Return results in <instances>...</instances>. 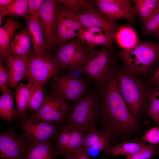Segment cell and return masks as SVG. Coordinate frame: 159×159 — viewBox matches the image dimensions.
<instances>
[{
    "label": "cell",
    "instance_id": "cell-1",
    "mask_svg": "<svg viewBox=\"0 0 159 159\" xmlns=\"http://www.w3.org/2000/svg\"><path fill=\"white\" fill-rule=\"evenodd\" d=\"M104 84L99 104L98 122L101 129L110 134L113 145L140 135L143 122L136 120L127 107L119 91L115 72Z\"/></svg>",
    "mask_w": 159,
    "mask_h": 159
},
{
    "label": "cell",
    "instance_id": "cell-2",
    "mask_svg": "<svg viewBox=\"0 0 159 159\" xmlns=\"http://www.w3.org/2000/svg\"><path fill=\"white\" fill-rule=\"evenodd\" d=\"M115 75L119 91L130 111L136 120L144 122L147 85L124 67L115 70Z\"/></svg>",
    "mask_w": 159,
    "mask_h": 159
},
{
    "label": "cell",
    "instance_id": "cell-3",
    "mask_svg": "<svg viewBox=\"0 0 159 159\" xmlns=\"http://www.w3.org/2000/svg\"><path fill=\"white\" fill-rule=\"evenodd\" d=\"M124 67L136 77L150 72L159 61V44L152 42H138L130 48L116 53Z\"/></svg>",
    "mask_w": 159,
    "mask_h": 159
},
{
    "label": "cell",
    "instance_id": "cell-4",
    "mask_svg": "<svg viewBox=\"0 0 159 159\" xmlns=\"http://www.w3.org/2000/svg\"><path fill=\"white\" fill-rule=\"evenodd\" d=\"M110 47L99 50L86 49L87 58L82 73L95 82L104 84L115 72L116 59Z\"/></svg>",
    "mask_w": 159,
    "mask_h": 159
},
{
    "label": "cell",
    "instance_id": "cell-5",
    "mask_svg": "<svg viewBox=\"0 0 159 159\" xmlns=\"http://www.w3.org/2000/svg\"><path fill=\"white\" fill-rule=\"evenodd\" d=\"M62 70L54 56L40 55L32 52L28 57L26 72L23 79L33 84H45Z\"/></svg>",
    "mask_w": 159,
    "mask_h": 159
},
{
    "label": "cell",
    "instance_id": "cell-6",
    "mask_svg": "<svg viewBox=\"0 0 159 159\" xmlns=\"http://www.w3.org/2000/svg\"><path fill=\"white\" fill-rule=\"evenodd\" d=\"M99 104L93 97L88 95L82 97L72 107L64 121L80 128L86 134L98 123Z\"/></svg>",
    "mask_w": 159,
    "mask_h": 159
},
{
    "label": "cell",
    "instance_id": "cell-7",
    "mask_svg": "<svg viewBox=\"0 0 159 159\" xmlns=\"http://www.w3.org/2000/svg\"><path fill=\"white\" fill-rule=\"evenodd\" d=\"M18 125L22 135L32 144L47 143L54 140L59 126L33 114L20 119Z\"/></svg>",
    "mask_w": 159,
    "mask_h": 159
},
{
    "label": "cell",
    "instance_id": "cell-8",
    "mask_svg": "<svg viewBox=\"0 0 159 159\" xmlns=\"http://www.w3.org/2000/svg\"><path fill=\"white\" fill-rule=\"evenodd\" d=\"M86 134L78 127L68 122L59 125L54 140L55 158L59 155L65 156L72 150L82 147Z\"/></svg>",
    "mask_w": 159,
    "mask_h": 159
},
{
    "label": "cell",
    "instance_id": "cell-9",
    "mask_svg": "<svg viewBox=\"0 0 159 159\" xmlns=\"http://www.w3.org/2000/svg\"><path fill=\"white\" fill-rule=\"evenodd\" d=\"M84 28L77 14L57 8L55 24L56 44L60 46L69 39L77 37Z\"/></svg>",
    "mask_w": 159,
    "mask_h": 159
},
{
    "label": "cell",
    "instance_id": "cell-10",
    "mask_svg": "<svg viewBox=\"0 0 159 159\" xmlns=\"http://www.w3.org/2000/svg\"><path fill=\"white\" fill-rule=\"evenodd\" d=\"M71 107L63 96L57 92L51 95H45L43 104L32 114L44 120L60 125L64 120Z\"/></svg>",
    "mask_w": 159,
    "mask_h": 159
},
{
    "label": "cell",
    "instance_id": "cell-11",
    "mask_svg": "<svg viewBox=\"0 0 159 159\" xmlns=\"http://www.w3.org/2000/svg\"><path fill=\"white\" fill-rule=\"evenodd\" d=\"M30 144L10 126L6 132L0 134V159H21Z\"/></svg>",
    "mask_w": 159,
    "mask_h": 159
},
{
    "label": "cell",
    "instance_id": "cell-12",
    "mask_svg": "<svg viewBox=\"0 0 159 159\" xmlns=\"http://www.w3.org/2000/svg\"><path fill=\"white\" fill-rule=\"evenodd\" d=\"M57 4L56 0H46L37 13L47 47L49 48L56 44L55 24Z\"/></svg>",
    "mask_w": 159,
    "mask_h": 159
},
{
    "label": "cell",
    "instance_id": "cell-13",
    "mask_svg": "<svg viewBox=\"0 0 159 159\" xmlns=\"http://www.w3.org/2000/svg\"><path fill=\"white\" fill-rule=\"evenodd\" d=\"M115 33L110 32L97 27L84 28L77 37L79 41L87 49H92L97 45L110 47L115 40Z\"/></svg>",
    "mask_w": 159,
    "mask_h": 159
},
{
    "label": "cell",
    "instance_id": "cell-14",
    "mask_svg": "<svg viewBox=\"0 0 159 159\" xmlns=\"http://www.w3.org/2000/svg\"><path fill=\"white\" fill-rule=\"evenodd\" d=\"M57 92L60 93L66 101L77 102L82 97L85 87V82L73 76H64L54 80Z\"/></svg>",
    "mask_w": 159,
    "mask_h": 159
},
{
    "label": "cell",
    "instance_id": "cell-15",
    "mask_svg": "<svg viewBox=\"0 0 159 159\" xmlns=\"http://www.w3.org/2000/svg\"><path fill=\"white\" fill-rule=\"evenodd\" d=\"M84 28L97 27L115 33L120 25L103 16L99 11L92 8L86 9L77 14Z\"/></svg>",
    "mask_w": 159,
    "mask_h": 159
},
{
    "label": "cell",
    "instance_id": "cell-16",
    "mask_svg": "<svg viewBox=\"0 0 159 159\" xmlns=\"http://www.w3.org/2000/svg\"><path fill=\"white\" fill-rule=\"evenodd\" d=\"M110 134L104 130H98L96 127L91 128L86 134L82 148L87 152L93 150L98 153L106 151L111 146Z\"/></svg>",
    "mask_w": 159,
    "mask_h": 159
},
{
    "label": "cell",
    "instance_id": "cell-17",
    "mask_svg": "<svg viewBox=\"0 0 159 159\" xmlns=\"http://www.w3.org/2000/svg\"><path fill=\"white\" fill-rule=\"evenodd\" d=\"M24 17L32 46V52L38 55L46 54L47 47L42 30L38 19L37 13L28 14Z\"/></svg>",
    "mask_w": 159,
    "mask_h": 159
},
{
    "label": "cell",
    "instance_id": "cell-18",
    "mask_svg": "<svg viewBox=\"0 0 159 159\" xmlns=\"http://www.w3.org/2000/svg\"><path fill=\"white\" fill-rule=\"evenodd\" d=\"M6 57L8 85L16 89L19 85V82L23 79L25 74L28 58L11 54H7Z\"/></svg>",
    "mask_w": 159,
    "mask_h": 159
},
{
    "label": "cell",
    "instance_id": "cell-19",
    "mask_svg": "<svg viewBox=\"0 0 159 159\" xmlns=\"http://www.w3.org/2000/svg\"><path fill=\"white\" fill-rule=\"evenodd\" d=\"M78 39H73L61 46L54 56L62 69L67 67L69 69L75 68L77 52L81 46Z\"/></svg>",
    "mask_w": 159,
    "mask_h": 159
},
{
    "label": "cell",
    "instance_id": "cell-20",
    "mask_svg": "<svg viewBox=\"0 0 159 159\" xmlns=\"http://www.w3.org/2000/svg\"><path fill=\"white\" fill-rule=\"evenodd\" d=\"M31 42L27 26L15 34L9 44L7 54L27 58L32 53Z\"/></svg>",
    "mask_w": 159,
    "mask_h": 159
},
{
    "label": "cell",
    "instance_id": "cell-21",
    "mask_svg": "<svg viewBox=\"0 0 159 159\" xmlns=\"http://www.w3.org/2000/svg\"><path fill=\"white\" fill-rule=\"evenodd\" d=\"M96 5L100 12L105 17L112 21L125 19L131 24L135 20V14L130 13L115 4L103 2L102 0L95 1Z\"/></svg>",
    "mask_w": 159,
    "mask_h": 159
},
{
    "label": "cell",
    "instance_id": "cell-22",
    "mask_svg": "<svg viewBox=\"0 0 159 159\" xmlns=\"http://www.w3.org/2000/svg\"><path fill=\"white\" fill-rule=\"evenodd\" d=\"M21 24L13 18L8 17L5 19L4 24L0 27V59L6 57L8 48L16 31Z\"/></svg>",
    "mask_w": 159,
    "mask_h": 159
},
{
    "label": "cell",
    "instance_id": "cell-23",
    "mask_svg": "<svg viewBox=\"0 0 159 159\" xmlns=\"http://www.w3.org/2000/svg\"><path fill=\"white\" fill-rule=\"evenodd\" d=\"M33 84L29 82L25 84L22 81L15 89L16 106L15 110L17 117L19 119L27 116L31 90Z\"/></svg>",
    "mask_w": 159,
    "mask_h": 159
},
{
    "label": "cell",
    "instance_id": "cell-24",
    "mask_svg": "<svg viewBox=\"0 0 159 159\" xmlns=\"http://www.w3.org/2000/svg\"><path fill=\"white\" fill-rule=\"evenodd\" d=\"M54 148L51 141L31 143L22 154L21 159H54Z\"/></svg>",
    "mask_w": 159,
    "mask_h": 159
},
{
    "label": "cell",
    "instance_id": "cell-25",
    "mask_svg": "<svg viewBox=\"0 0 159 159\" xmlns=\"http://www.w3.org/2000/svg\"><path fill=\"white\" fill-rule=\"evenodd\" d=\"M115 40L123 49L132 48L139 42L136 32L129 24L120 25L115 33Z\"/></svg>",
    "mask_w": 159,
    "mask_h": 159
},
{
    "label": "cell",
    "instance_id": "cell-26",
    "mask_svg": "<svg viewBox=\"0 0 159 159\" xmlns=\"http://www.w3.org/2000/svg\"><path fill=\"white\" fill-rule=\"evenodd\" d=\"M144 142H129L124 141L121 143L110 147L105 151L104 158L109 156L125 155L126 156L137 152L146 146Z\"/></svg>",
    "mask_w": 159,
    "mask_h": 159
},
{
    "label": "cell",
    "instance_id": "cell-27",
    "mask_svg": "<svg viewBox=\"0 0 159 159\" xmlns=\"http://www.w3.org/2000/svg\"><path fill=\"white\" fill-rule=\"evenodd\" d=\"M2 93L0 97V116L10 124L17 117L14 107V94L10 89Z\"/></svg>",
    "mask_w": 159,
    "mask_h": 159
},
{
    "label": "cell",
    "instance_id": "cell-28",
    "mask_svg": "<svg viewBox=\"0 0 159 159\" xmlns=\"http://www.w3.org/2000/svg\"><path fill=\"white\" fill-rule=\"evenodd\" d=\"M145 115L159 127V87L148 89L146 93Z\"/></svg>",
    "mask_w": 159,
    "mask_h": 159
},
{
    "label": "cell",
    "instance_id": "cell-29",
    "mask_svg": "<svg viewBox=\"0 0 159 159\" xmlns=\"http://www.w3.org/2000/svg\"><path fill=\"white\" fill-rule=\"evenodd\" d=\"M57 8L65 10L78 14L87 9L92 8L93 1L85 0H59L57 1Z\"/></svg>",
    "mask_w": 159,
    "mask_h": 159
},
{
    "label": "cell",
    "instance_id": "cell-30",
    "mask_svg": "<svg viewBox=\"0 0 159 159\" xmlns=\"http://www.w3.org/2000/svg\"><path fill=\"white\" fill-rule=\"evenodd\" d=\"M46 94L44 88L38 84H33L31 90L30 99L28 110L34 114L41 108L44 102Z\"/></svg>",
    "mask_w": 159,
    "mask_h": 159
},
{
    "label": "cell",
    "instance_id": "cell-31",
    "mask_svg": "<svg viewBox=\"0 0 159 159\" xmlns=\"http://www.w3.org/2000/svg\"><path fill=\"white\" fill-rule=\"evenodd\" d=\"M6 15L24 17L29 14L28 0H15L6 9Z\"/></svg>",
    "mask_w": 159,
    "mask_h": 159
},
{
    "label": "cell",
    "instance_id": "cell-32",
    "mask_svg": "<svg viewBox=\"0 0 159 159\" xmlns=\"http://www.w3.org/2000/svg\"><path fill=\"white\" fill-rule=\"evenodd\" d=\"M158 152V145L150 144L140 150L126 156V159H149Z\"/></svg>",
    "mask_w": 159,
    "mask_h": 159
},
{
    "label": "cell",
    "instance_id": "cell-33",
    "mask_svg": "<svg viewBox=\"0 0 159 159\" xmlns=\"http://www.w3.org/2000/svg\"><path fill=\"white\" fill-rule=\"evenodd\" d=\"M133 9L135 14L139 16L142 22L151 18L155 13L148 6L133 2Z\"/></svg>",
    "mask_w": 159,
    "mask_h": 159
},
{
    "label": "cell",
    "instance_id": "cell-34",
    "mask_svg": "<svg viewBox=\"0 0 159 159\" xmlns=\"http://www.w3.org/2000/svg\"><path fill=\"white\" fill-rule=\"evenodd\" d=\"M140 140L150 144H159V127H153L149 130Z\"/></svg>",
    "mask_w": 159,
    "mask_h": 159
},
{
    "label": "cell",
    "instance_id": "cell-35",
    "mask_svg": "<svg viewBox=\"0 0 159 159\" xmlns=\"http://www.w3.org/2000/svg\"><path fill=\"white\" fill-rule=\"evenodd\" d=\"M143 23V34H144L151 35L159 37V28L156 22L151 17Z\"/></svg>",
    "mask_w": 159,
    "mask_h": 159
},
{
    "label": "cell",
    "instance_id": "cell-36",
    "mask_svg": "<svg viewBox=\"0 0 159 159\" xmlns=\"http://www.w3.org/2000/svg\"><path fill=\"white\" fill-rule=\"evenodd\" d=\"M103 2L115 4L124 10L132 14H135L133 6L128 0H102Z\"/></svg>",
    "mask_w": 159,
    "mask_h": 159
},
{
    "label": "cell",
    "instance_id": "cell-37",
    "mask_svg": "<svg viewBox=\"0 0 159 159\" xmlns=\"http://www.w3.org/2000/svg\"><path fill=\"white\" fill-rule=\"evenodd\" d=\"M8 75L6 69L2 63V60L0 59V87L2 93L9 89L7 86Z\"/></svg>",
    "mask_w": 159,
    "mask_h": 159
},
{
    "label": "cell",
    "instance_id": "cell-38",
    "mask_svg": "<svg viewBox=\"0 0 159 159\" xmlns=\"http://www.w3.org/2000/svg\"><path fill=\"white\" fill-rule=\"evenodd\" d=\"M46 1L45 0H28L29 14L37 13Z\"/></svg>",
    "mask_w": 159,
    "mask_h": 159
},
{
    "label": "cell",
    "instance_id": "cell-39",
    "mask_svg": "<svg viewBox=\"0 0 159 159\" xmlns=\"http://www.w3.org/2000/svg\"><path fill=\"white\" fill-rule=\"evenodd\" d=\"M132 1L148 6L154 13L159 12V0H133Z\"/></svg>",
    "mask_w": 159,
    "mask_h": 159
},
{
    "label": "cell",
    "instance_id": "cell-40",
    "mask_svg": "<svg viewBox=\"0 0 159 159\" xmlns=\"http://www.w3.org/2000/svg\"><path fill=\"white\" fill-rule=\"evenodd\" d=\"M68 154L73 159H92L88 153L82 147L72 150Z\"/></svg>",
    "mask_w": 159,
    "mask_h": 159
},
{
    "label": "cell",
    "instance_id": "cell-41",
    "mask_svg": "<svg viewBox=\"0 0 159 159\" xmlns=\"http://www.w3.org/2000/svg\"><path fill=\"white\" fill-rule=\"evenodd\" d=\"M150 82L155 86L159 87V61L157 67L152 72Z\"/></svg>",
    "mask_w": 159,
    "mask_h": 159
},
{
    "label": "cell",
    "instance_id": "cell-42",
    "mask_svg": "<svg viewBox=\"0 0 159 159\" xmlns=\"http://www.w3.org/2000/svg\"><path fill=\"white\" fill-rule=\"evenodd\" d=\"M14 0H0V10H6L14 1Z\"/></svg>",
    "mask_w": 159,
    "mask_h": 159
},
{
    "label": "cell",
    "instance_id": "cell-43",
    "mask_svg": "<svg viewBox=\"0 0 159 159\" xmlns=\"http://www.w3.org/2000/svg\"><path fill=\"white\" fill-rule=\"evenodd\" d=\"M152 17L156 22L159 28V12L155 13Z\"/></svg>",
    "mask_w": 159,
    "mask_h": 159
},
{
    "label": "cell",
    "instance_id": "cell-44",
    "mask_svg": "<svg viewBox=\"0 0 159 159\" xmlns=\"http://www.w3.org/2000/svg\"><path fill=\"white\" fill-rule=\"evenodd\" d=\"M0 11V26H1L3 21L4 17L6 15V11L5 10Z\"/></svg>",
    "mask_w": 159,
    "mask_h": 159
},
{
    "label": "cell",
    "instance_id": "cell-45",
    "mask_svg": "<svg viewBox=\"0 0 159 159\" xmlns=\"http://www.w3.org/2000/svg\"><path fill=\"white\" fill-rule=\"evenodd\" d=\"M65 157V159H73L69 154H68Z\"/></svg>",
    "mask_w": 159,
    "mask_h": 159
},
{
    "label": "cell",
    "instance_id": "cell-46",
    "mask_svg": "<svg viewBox=\"0 0 159 159\" xmlns=\"http://www.w3.org/2000/svg\"><path fill=\"white\" fill-rule=\"evenodd\" d=\"M158 153L159 154V145H158Z\"/></svg>",
    "mask_w": 159,
    "mask_h": 159
},
{
    "label": "cell",
    "instance_id": "cell-47",
    "mask_svg": "<svg viewBox=\"0 0 159 159\" xmlns=\"http://www.w3.org/2000/svg\"><path fill=\"white\" fill-rule=\"evenodd\" d=\"M158 38L159 39V37Z\"/></svg>",
    "mask_w": 159,
    "mask_h": 159
},
{
    "label": "cell",
    "instance_id": "cell-48",
    "mask_svg": "<svg viewBox=\"0 0 159 159\" xmlns=\"http://www.w3.org/2000/svg\"><path fill=\"white\" fill-rule=\"evenodd\" d=\"M153 159L151 158H150V159Z\"/></svg>",
    "mask_w": 159,
    "mask_h": 159
}]
</instances>
